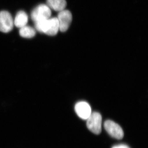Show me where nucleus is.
Wrapping results in <instances>:
<instances>
[{
  "label": "nucleus",
  "mask_w": 148,
  "mask_h": 148,
  "mask_svg": "<svg viewBox=\"0 0 148 148\" xmlns=\"http://www.w3.org/2000/svg\"><path fill=\"white\" fill-rule=\"evenodd\" d=\"M86 120L87 128L90 131L96 135L101 133L102 123L101 114L98 112H93Z\"/></svg>",
  "instance_id": "obj_1"
},
{
  "label": "nucleus",
  "mask_w": 148,
  "mask_h": 148,
  "mask_svg": "<svg viewBox=\"0 0 148 148\" xmlns=\"http://www.w3.org/2000/svg\"><path fill=\"white\" fill-rule=\"evenodd\" d=\"M51 10L46 5H40L32 12L31 17L35 22L49 19L51 16Z\"/></svg>",
  "instance_id": "obj_2"
},
{
  "label": "nucleus",
  "mask_w": 148,
  "mask_h": 148,
  "mask_svg": "<svg viewBox=\"0 0 148 148\" xmlns=\"http://www.w3.org/2000/svg\"><path fill=\"white\" fill-rule=\"evenodd\" d=\"M104 127L111 137L118 140L123 138L124 132L122 128L114 122L110 120L106 121L104 123Z\"/></svg>",
  "instance_id": "obj_3"
},
{
  "label": "nucleus",
  "mask_w": 148,
  "mask_h": 148,
  "mask_svg": "<svg viewBox=\"0 0 148 148\" xmlns=\"http://www.w3.org/2000/svg\"><path fill=\"white\" fill-rule=\"evenodd\" d=\"M14 21L10 14L6 11L0 12V31L7 33L13 29Z\"/></svg>",
  "instance_id": "obj_4"
},
{
  "label": "nucleus",
  "mask_w": 148,
  "mask_h": 148,
  "mask_svg": "<svg viewBox=\"0 0 148 148\" xmlns=\"http://www.w3.org/2000/svg\"><path fill=\"white\" fill-rule=\"evenodd\" d=\"M59 30L61 32H66L71 25L72 21V15L70 11L64 10L59 12L58 15Z\"/></svg>",
  "instance_id": "obj_5"
},
{
  "label": "nucleus",
  "mask_w": 148,
  "mask_h": 148,
  "mask_svg": "<svg viewBox=\"0 0 148 148\" xmlns=\"http://www.w3.org/2000/svg\"><path fill=\"white\" fill-rule=\"evenodd\" d=\"M75 110L78 116L83 120L87 119L92 113L90 105L85 101H80L77 103Z\"/></svg>",
  "instance_id": "obj_6"
},
{
  "label": "nucleus",
  "mask_w": 148,
  "mask_h": 148,
  "mask_svg": "<svg viewBox=\"0 0 148 148\" xmlns=\"http://www.w3.org/2000/svg\"><path fill=\"white\" fill-rule=\"evenodd\" d=\"M59 30V23L57 17L49 18L48 27L46 34L50 36H55Z\"/></svg>",
  "instance_id": "obj_7"
},
{
  "label": "nucleus",
  "mask_w": 148,
  "mask_h": 148,
  "mask_svg": "<svg viewBox=\"0 0 148 148\" xmlns=\"http://www.w3.org/2000/svg\"><path fill=\"white\" fill-rule=\"evenodd\" d=\"M47 3L49 8L58 12L65 10L67 5L66 0H47Z\"/></svg>",
  "instance_id": "obj_8"
},
{
  "label": "nucleus",
  "mask_w": 148,
  "mask_h": 148,
  "mask_svg": "<svg viewBox=\"0 0 148 148\" xmlns=\"http://www.w3.org/2000/svg\"><path fill=\"white\" fill-rule=\"evenodd\" d=\"M28 15L23 11H20L16 14L14 24L18 28H21L26 26L28 22Z\"/></svg>",
  "instance_id": "obj_9"
},
{
  "label": "nucleus",
  "mask_w": 148,
  "mask_h": 148,
  "mask_svg": "<svg viewBox=\"0 0 148 148\" xmlns=\"http://www.w3.org/2000/svg\"><path fill=\"white\" fill-rule=\"evenodd\" d=\"M19 35L23 38H31L36 35V31L34 28L29 26H25L21 27L19 30Z\"/></svg>",
  "instance_id": "obj_10"
},
{
  "label": "nucleus",
  "mask_w": 148,
  "mask_h": 148,
  "mask_svg": "<svg viewBox=\"0 0 148 148\" xmlns=\"http://www.w3.org/2000/svg\"><path fill=\"white\" fill-rule=\"evenodd\" d=\"M112 148H130L127 146V145L124 144H121V145H117L114 146Z\"/></svg>",
  "instance_id": "obj_11"
}]
</instances>
